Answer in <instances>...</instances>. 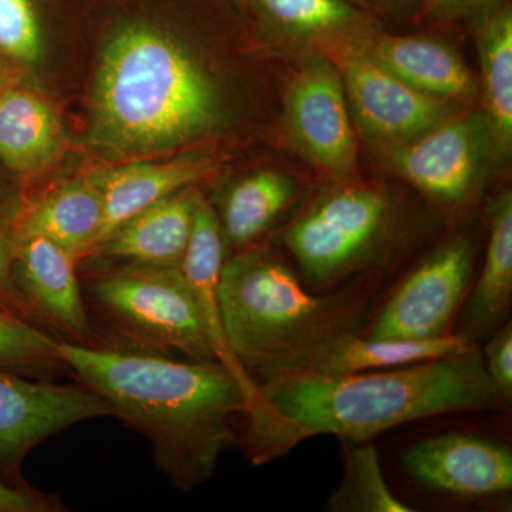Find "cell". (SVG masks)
Returning <instances> with one entry per match:
<instances>
[{
  "label": "cell",
  "mask_w": 512,
  "mask_h": 512,
  "mask_svg": "<svg viewBox=\"0 0 512 512\" xmlns=\"http://www.w3.org/2000/svg\"><path fill=\"white\" fill-rule=\"evenodd\" d=\"M501 404L477 346L377 372L298 373L258 384L245 413L242 448L254 466H262L320 434L365 443L410 421L500 409Z\"/></svg>",
  "instance_id": "cell-1"
},
{
  "label": "cell",
  "mask_w": 512,
  "mask_h": 512,
  "mask_svg": "<svg viewBox=\"0 0 512 512\" xmlns=\"http://www.w3.org/2000/svg\"><path fill=\"white\" fill-rule=\"evenodd\" d=\"M57 352L111 416L150 441L158 470L178 490L207 483L238 441L232 417L245 416L249 396L220 362L66 339H57Z\"/></svg>",
  "instance_id": "cell-2"
},
{
  "label": "cell",
  "mask_w": 512,
  "mask_h": 512,
  "mask_svg": "<svg viewBox=\"0 0 512 512\" xmlns=\"http://www.w3.org/2000/svg\"><path fill=\"white\" fill-rule=\"evenodd\" d=\"M220 93L183 43L133 23L101 52L87 143L111 158L144 157L183 147L220 126Z\"/></svg>",
  "instance_id": "cell-3"
},
{
  "label": "cell",
  "mask_w": 512,
  "mask_h": 512,
  "mask_svg": "<svg viewBox=\"0 0 512 512\" xmlns=\"http://www.w3.org/2000/svg\"><path fill=\"white\" fill-rule=\"evenodd\" d=\"M220 308L232 355L256 384L301 373L336 340L360 333L370 288L318 293L268 251L225 259Z\"/></svg>",
  "instance_id": "cell-4"
},
{
  "label": "cell",
  "mask_w": 512,
  "mask_h": 512,
  "mask_svg": "<svg viewBox=\"0 0 512 512\" xmlns=\"http://www.w3.org/2000/svg\"><path fill=\"white\" fill-rule=\"evenodd\" d=\"M399 234L396 202L383 190L343 183L323 195L285 229V248L306 288L330 292L382 265Z\"/></svg>",
  "instance_id": "cell-5"
},
{
  "label": "cell",
  "mask_w": 512,
  "mask_h": 512,
  "mask_svg": "<svg viewBox=\"0 0 512 512\" xmlns=\"http://www.w3.org/2000/svg\"><path fill=\"white\" fill-rule=\"evenodd\" d=\"M123 264L97 275L87 291L113 332L138 350L217 362L180 266Z\"/></svg>",
  "instance_id": "cell-6"
},
{
  "label": "cell",
  "mask_w": 512,
  "mask_h": 512,
  "mask_svg": "<svg viewBox=\"0 0 512 512\" xmlns=\"http://www.w3.org/2000/svg\"><path fill=\"white\" fill-rule=\"evenodd\" d=\"M389 151L394 174L431 201L456 208L473 198L494 158L493 130L484 111L456 114Z\"/></svg>",
  "instance_id": "cell-7"
},
{
  "label": "cell",
  "mask_w": 512,
  "mask_h": 512,
  "mask_svg": "<svg viewBox=\"0 0 512 512\" xmlns=\"http://www.w3.org/2000/svg\"><path fill=\"white\" fill-rule=\"evenodd\" d=\"M474 268V245L456 237L434 249L386 299L372 329V339H430L450 333L466 299Z\"/></svg>",
  "instance_id": "cell-8"
},
{
  "label": "cell",
  "mask_w": 512,
  "mask_h": 512,
  "mask_svg": "<svg viewBox=\"0 0 512 512\" xmlns=\"http://www.w3.org/2000/svg\"><path fill=\"white\" fill-rule=\"evenodd\" d=\"M342 73L325 57L303 64L286 93V131L309 163L339 183L356 174L357 147Z\"/></svg>",
  "instance_id": "cell-9"
},
{
  "label": "cell",
  "mask_w": 512,
  "mask_h": 512,
  "mask_svg": "<svg viewBox=\"0 0 512 512\" xmlns=\"http://www.w3.org/2000/svg\"><path fill=\"white\" fill-rule=\"evenodd\" d=\"M104 416H111L110 407L83 384L32 380L0 367V468L18 474L37 444Z\"/></svg>",
  "instance_id": "cell-10"
},
{
  "label": "cell",
  "mask_w": 512,
  "mask_h": 512,
  "mask_svg": "<svg viewBox=\"0 0 512 512\" xmlns=\"http://www.w3.org/2000/svg\"><path fill=\"white\" fill-rule=\"evenodd\" d=\"M338 67L363 133L387 147L412 141L457 114L453 101L419 92L365 50L343 53Z\"/></svg>",
  "instance_id": "cell-11"
},
{
  "label": "cell",
  "mask_w": 512,
  "mask_h": 512,
  "mask_svg": "<svg viewBox=\"0 0 512 512\" xmlns=\"http://www.w3.org/2000/svg\"><path fill=\"white\" fill-rule=\"evenodd\" d=\"M414 481L458 501H484L512 491V451L471 433H446L416 441L402 453Z\"/></svg>",
  "instance_id": "cell-12"
},
{
  "label": "cell",
  "mask_w": 512,
  "mask_h": 512,
  "mask_svg": "<svg viewBox=\"0 0 512 512\" xmlns=\"http://www.w3.org/2000/svg\"><path fill=\"white\" fill-rule=\"evenodd\" d=\"M79 262L49 239L16 235L13 279L33 319L90 345L93 329L77 276Z\"/></svg>",
  "instance_id": "cell-13"
},
{
  "label": "cell",
  "mask_w": 512,
  "mask_h": 512,
  "mask_svg": "<svg viewBox=\"0 0 512 512\" xmlns=\"http://www.w3.org/2000/svg\"><path fill=\"white\" fill-rule=\"evenodd\" d=\"M217 164V158L211 154L190 153L168 160L133 161L92 171L104 208L97 248L138 212L210 177Z\"/></svg>",
  "instance_id": "cell-14"
},
{
  "label": "cell",
  "mask_w": 512,
  "mask_h": 512,
  "mask_svg": "<svg viewBox=\"0 0 512 512\" xmlns=\"http://www.w3.org/2000/svg\"><path fill=\"white\" fill-rule=\"evenodd\" d=\"M103 217V198L89 173L25 201L15 234L49 239L80 262L96 251Z\"/></svg>",
  "instance_id": "cell-15"
},
{
  "label": "cell",
  "mask_w": 512,
  "mask_h": 512,
  "mask_svg": "<svg viewBox=\"0 0 512 512\" xmlns=\"http://www.w3.org/2000/svg\"><path fill=\"white\" fill-rule=\"evenodd\" d=\"M202 198L192 185L150 205L117 228L92 256L127 264L180 266Z\"/></svg>",
  "instance_id": "cell-16"
},
{
  "label": "cell",
  "mask_w": 512,
  "mask_h": 512,
  "mask_svg": "<svg viewBox=\"0 0 512 512\" xmlns=\"http://www.w3.org/2000/svg\"><path fill=\"white\" fill-rule=\"evenodd\" d=\"M225 259H227V248L222 237L217 211L210 201L202 198L180 268L200 308L215 359L237 377L238 382L248 393L249 404H251L255 399L258 384L245 373L232 355L221 318L218 286H220Z\"/></svg>",
  "instance_id": "cell-17"
},
{
  "label": "cell",
  "mask_w": 512,
  "mask_h": 512,
  "mask_svg": "<svg viewBox=\"0 0 512 512\" xmlns=\"http://www.w3.org/2000/svg\"><path fill=\"white\" fill-rule=\"evenodd\" d=\"M366 50L380 66L429 96L460 103L476 99L480 83L456 50L421 36H377Z\"/></svg>",
  "instance_id": "cell-18"
},
{
  "label": "cell",
  "mask_w": 512,
  "mask_h": 512,
  "mask_svg": "<svg viewBox=\"0 0 512 512\" xmlns=\"http://www.w3.org/2000/svg\"><path fill=\"white\" fill-rule=\"evenodd\" d=\"M64 148L62 120L43 94L22 82L0 97V164L30 177L49 170Z\"/></svg>",
  "instance_id": "cell-19"
},
{
  "label": "cell",
  "mask_w": 512,
  "mask_h": 512,
  "mask_svg": "<svg viewBox=\"0 0 512 512\" xmlns=\"http://www.w3.org/2000/svg\"><path fill=\"white\" fill-rule=\"evenodd\" d=\"M488 242L481 274L464 299L461 332L476 340L507 322L512 301V194L498 192L487 207Z\"/></svg>",
  "instance_id": "cell-20"
},
{
  "label": "cell",
  "mask_w": 512,
  "mask_h": 512,
  "mask_svg": "<svg viewBox=\"0 0 512 512\" xmlns=\"http://www.w3.org/2000/svg\"><path fill=\"white\" fill-rule=\"evenodd\" d=\"M473 346V340L463 333L430 339H372L355 333L336 340L312 357L301 373L339 376L377 372L458 355Z\"/></svg>",
  "instance_id": "cell-21"
},
{
  "label": "cell",
  "mask_w": 512,
  "mask_h": 512,
  "mask_svg": "<svg viewBox=\"0 0 512 512\" xmlns=\"http://www.w3.org/2000/svg\"><path fill=\"white\" fill-rule=\"evenodd\" d=\"M481 69L484 113L490 120L494 160H508L512 148V9L503 0L471 19Z\"/></svg>",
  "instance_id": "cell-22"
},
{
  "label": "cell",
  "mask_w": 512,
  "mask_h": 512,
  "mask_svg": "<svg viewBox=\"0 0 512 512\" xmlns=\"http://www.w3.org/2000/svg\"><path fill=\"white\" fill-rule=\"evenodd\" d=\"M295 181L276 171H258L229 188L217 211L225 248H247L265 235L293 204Z\"/></svg>",
  "instance_id": "cell-23"
},
{
  "label": "cell",
  "mask_w": 512,
  "mask_h": 512,
  "mask_svg": "<svg viewBox=\"0 0 512 512\" xmlns=\"http://www.w3.org/2000/svg\"><path fill=\"white\" fill-rule=\"evenodd\" d=\"M275 29L299 37H352L375 28L373 13L350 0H248Z\"/></svg>",
  "instance_id": "cell-24"
},
{
  "label": "cell",
  "mask_w": 512,
  "mask_h": 512,
  "mask_svg": "<svg viewBox=\"0 0 512 512\" xmlns=\"http://www.w3.org/2000/svg\"><path fill=\"white\" fill-rule=\"evenodd\" d=\"M345 471L339 487L328 501V510L336 512H412L390 490L384 478L379 453L372 444L352 446L342 440Z\"/></svg>",
  "instance_id": "cell-25"
},
{
  "label": "cell",
  "mask_w": 512,
  "mask_h": 512,
  "mask_svg": "<svg viewBox=\"0 0 512 512\" xmlns=\"http://www.w3.org/2000/svg\"><path fill=\"white\" fill-rule=\"evenodd\" d=\"M0 367L46 380L69 370L57 352V339L29 320L3 309H0Z\"/></svg>",
  "instance_id": "cell-26"
},
{
  "label": "cell",
  "mask_w": 512,
  "mask_h": 512,
  "mask_svg": "<svg viewBox=\"0 0 512 512\" xmlns=\"http://www.w3.org/2000/svg\"><path fill=\"white\" fill-rule=\"evenodd\" d=\"M0 53L22 66L42 59V26L33 0H0Z\"/></svg>",
  "instance_id": "cell-27"
},
{
  "label": "cell",
  "mask_w": 512,
  "mask_h": 512,
  "mask_svg": "<svg viewBox=\"0 0 512 512\" xmlns=\"http://www.w3.org/2000/svg\"><path fill=\"white\" fill-rule=\"evenodd\" d=\"M481 350L485 372L505 404L512 399V326L510 320L494 330Z\"/></svg>",
  "instance_id": "cell-28"
},
{
  "label": "cell",
  "mask_w": 512,
  "mask_h": 512,
  "mask_svg": "<svg viewBox=\"0 0 512 512\" xmlns=\"http://www.w3.org/2000/svg\"><path fill=\"white\" fill-rule=\"evenodd\" d=\"M16 234L15 225L0 221V309L15 313L20 318L32 322L33 316L13 279L15 265ZM33 323V322H32Z\"/></svg>",
  "instance_id": "cell-29"
},
{
  "label": "cell",
  "mask_w": 512,
  "mask_h": 512,
  "mask_svg": "<svg viewBox=\"0 0 512 512\" xmlns=\"http://www.w3.org/2000/svg\"><path fill=\"white\" fill-rule=\"evenodd\" d=\"M503 0H420L417 18L424 22H454L476 18L478 13Z\"/></svg>",
  "instance_id": "cell-30"
},
{
  "label": "cell",
  "mask_w": 512,
  "mask_h": 512,
  "mask_svg": "<svg viewBox=\"0 0 512 512\" xmlns=\"http://www.w3.org/2000/svg\"><path fill=\"white\" fill-rule=\"evenodd\" d=\"M63 505L53 495L28 487H13L0 480V512H57Z\"/></svg>",
  "instance_id": "cell-31"
},
{
  "label": "cell",
  "mask_w": 512,
  "mask_h": 512,
  "mask_svg": "<svg viewBox=\"0 0 512 512\" xmlns=\"http://www.w3.org/2000/svg\"><path fill=\"white\" fill-rule=\"evenodd\" d=\"M25 201L15 191L0 183V221L15 225Z\"/></svg>",
  "instance_id": "cell-32"
},
{
  "label": "cell",
  "mask_w": 512,
  "mask_h": 512,
  "mask_svg": "<svg viewBox=\"0 0 512 512\" xmlns=\"http://www.w3.org/2000/svg\"><path fill=\"white\" fill-rule=\"evenodd\" d=\"M22 64L0 53V97L22 82Z\"/></svg>",
  "instance_id": "cell-33"
},
{
  "label": "cell",
  "mask_w": 512,
  "mask_h": 512,
  "mask_svg": "<svg viewBox=\"0 0 512 512\" xmlns=\"http://www.w3.org/2000/svg\"><path fill=\"white\" fill-rule=\"evenodd\" d=\"M420 0H384L386 5V12H392V10H404L419 8Z\"/></svg>",
  "instance_id": "cell-34"
},
{
  "label": "cell",
  "mask_w": 512,
  "mask_h": 512,
  "mask_svg": "<svg viewBox=\"0 0 512 512\" xmlns=\"http://www.w3.org/2000/svg\"><path fill=\"white\" fill-rule=\"evenodd\" d=\"M350 2L356 3L360 8L369 10V12H386V5L384 0H350Z\"/></svg>",
  "instance_id": "cell-35"
},
{
  "label": "cell",
  "mask_w": 512,
  "mask_h": 512,
  "mask_svg": "<svg viewBox=\"0 0 512 512\" xmlns=\"http://www.w3.org/2000/svg\"><path fill=\"white\" fill-rule=\"evenodd\" d=\"M239 10H245L248 8V0H231Z\"/></svg>",
  "instance_id": "cell-36"
}]
</instances>
